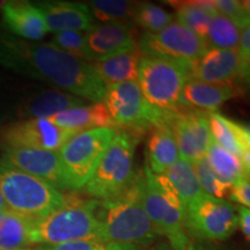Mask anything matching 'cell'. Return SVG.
I'll return each instance as SVG.
<instances>
[{"instance_id": "obj_8", "label": "cell", "mask_w": 250, "mask_h": 250, "mask_svg": "<svg viewBox=\"0 0 250 250\" xmlns=\"http://www.w3.org/2000/svg\"><path fill=\"white\" fill-rule=\"evenodd\" d=\"M188 80L189 72L177 62L146 56L140 59L137 83L152 108L162 111L179 109L182 89Z\"/></svg>"}, {"instance_id": "obj_17", "label": "cell", "mask_w": 250, "mask_h": 250, "mask_svg": "<svg viewBox=\"0 0 250 250\" xmlns=\"http://www.w3.org/2000/svg\"><path fill=\"white\" fill-rule=\"evenodd\" d=\"M36 7L44 18L48 31H88L94 26L89 6L73 1H41Z\"/></svg>"}, {"instance_id": "obj_11", "label": "cell", "mask_w": 250, "mask_h": 250, "mask_svg": "<svg viewBox=\"0 0 250 250\" xmlns=\"http://www.w3.org/2000/svg\"><path fill=\"white\" fill-rule=\"evenodd\" d=\"M237 228L236 208L232 203L203 192L186 206L188 235L224 241Z\"/></svg>"}, {"instance_id": "obj_43", "label": "cell", "mask_w": 250, "mask_h": 250, "mask_svg": "<svg viewBox=\"0 0 250 250\" xmlns=\"http://www.w3.org/2000/svg\"><path fill=\"white\" fill-rule=\"evenodd\" d=\"M1 131H2V127L1 125H0V145H1Z\"/></svg>"}, {"instance_id": "obj_13", "label": "cell", "mask_w": 250, "mask_h": 250, "mask_svg": "<svg viewBox=\"0 0 250 250\" xmlns=\"http://www.w3.org/2000/svg\"><path fill=\"white\" fill-rule=\"evenodd\" d=\"M2 160L18 169L41 179L57 190L68 191L58 152L28 147H5Z\"/></svg>"}, {"instance_id": "obj_29", "label": "cell", "mask_w": 250, "mask_h": 250, "mask_svg": "<svg viewBox=\"0 0 250 250\" xmlns=\"http://www.w3.org/2000/svg\"><path fill=\"white\" fill-rule=\"evenodd\" d=\"M176 9V21L206 42L212 15L199 7L196 1H168Z\"/></svg>"}, {"instance_id": "obj_30", "label": "cell", "mask_w": 250, "mask_h": 250, "mask_svg": "<svg viewBox=\"0 0 250 250\" xmlns=\"http://www.w3.org/2000/svg\"><path fill=\"white\" fill-rule=\"evenodd\" d=\"M138 4L125 0H94L89 8L93 18L95 17L103 23H126L133 20Z\"/></svg>"}, {"instance_id": "obj_5", "label": "cell", "mask_w": 250, "mask_h": 250, "mask_svg": "<svg viewBox=\"0 0 250 250\" xmlns=\"http://www.w3.org/2000/svg\"><path fill=\"white\" fill-rule=\"evenodd\" d=\"M99 201L70 199L66 206L44 218L33 220L30 243L51 247L86 239H99L96 208Z\"/></svg>"}, {"instance_id": "obj_40", "label": "cell", "mask_w": 250, "mask_h": 250, "mask_svg": "<svg viewBox=\"0 0 250 250\" xmlns=\"http://www.w3.org/2000/svg\"><path fill=\"white\" fill-rule=\"evenodd\" d=\"M149 250H173V249H171V247L169 246V243L168 242L160 241L156 243V245L151 247Z\"/></svg>"}, {"instance_id": "obj_3", "label": "cell", "mask_w": 250, "mask_h": 250, "mask_svg": "<svg viewBox=\"0 0 250 250\" xmlns=\"http://www.w3.org/2000/svg\"><path fill=\"white\" fill-rule=\"evenodd\" d=\"M0 191L9 211L41 219L67 205L64 193L45 181L18 169L0 159Z\"/></svg>"}, {"instance_id": "obj_15", "label": "cell", "mask_w": 250, "mask_h": 250, "mask_svg": "<svg viewBox=\"0 0 250 250\" xmlns=\"http://www.w3.org/2000/svg\"><path fill=\"white\" fill-rule=\"evenodd\" d=\"M236 50L208 48L189 68V79L206 83L236 85L237 79H248Z\"/></svg>"}, {"instance_id": "obj_21", "label": "cell", "mask_w": 250, "mask_h": 250, "mask_svg": "<svg viewBox=\"0 0 250 250\" xmlns=\"http://www.w3.org/2000/svg\"><path fill=\"white\" fill-rule=\"evenodd\" d=\"M48 118L57 126L74 131L77 133L101 127L115 130L116 126L103 102H96L86 107L68 109Z\"/></svg>"}, {"instance_id": "obj_27", "label": "cell", "mask_w": 250, "mask_h": 250, "mask_svg": "<svg viewBox=\"0 0 250 250\" xmlns=\"http://www.w3.org/2000/svg\"><path fill=\"white\" fill-rule=\"evenodd\" d=\"M34 219L8 211L0 226V250H21L30 243Z\"/></svg>"}, {"instance_id": "obj_35", "label": "cell", "mask_w": 250, "mask_h": 250, "mask_svg": "<svg viewBox=\"0 0 250 250\" xmlns=\"http://www.w3.org/2000/svg\"><path fill=\"white\" fill-rule=\"evenodd\" d=\"M218 13L233 21L240 29L249 24V1L237 0H214Z\"/></svg>"}, {"instance_id": "obj_20", "label": "cell", "mask_w": 250, "mask_h": 250, "mask_svg": "<svg viewBox=\"0 0 250 250\" xmlns=\"http://www.w3.org/2000/svg\"><path fill=\"white\" fill-rule=\"evenodd\" d=\"M239 94V87L229 83H206L189 79L181 95V104L201 110L214 112L225 102Z\"/></svg>"}, {"instance_id": "obj_2", "label": "cell", "mask_w": 250, "mask_h": 250, "mask_svg": "<svg viewBox=\"0 0 250 250\" xmlns=\"http://www.w3.org/2000/svg\"><path fill=\"white\" fill-rule=\"evenodd\" d=\"M143 182L144 173H137L130 187L121 195L99 202V240L143 248L155 241L159 234L144 210Z\"/></svg>"}, {"instance_id": "obj_36", "label": "cell", "mask_w": 250, "mask_h": 250, "mask_svg": "<svg viewBox=\"0 0 250 250\" xmlns=\"http://www.w3.org/2000/svg\"><path fill=\"white\" fill-rule=\"evenodd\" d=\"M233 202L239 203L241 206L249 208L250 206V182L249 177L237 180L232 184L228 193Z\"/></svg>"}, {"instance_id": "obj_18", "label": "cell", "mask_w": 250, "mask_h": 250, "mask_svg": "<svg viewBox=\"0 0 250 250\" xmlns=\"http://www.w3.org/2000/svg\"><path fill=\"white\" fill-rule=\"evenodd\" d=\"M212 139L220 147L239 156L247 169H250L249 127L239 122L225 117L219 112L208 114Z\"/></svg>"}, {"instance_id": "obj_19", "label": "cell", "mask_w": 250, "mask_h": 250, "mask_svg": "<svg viewBox=\"0 0 250 250\" xmlns=\"http://www.w3.org/2000/svg\"><path fill=\"white\" fill-rule=\"evenodd\" d=\"M1 12L4 24L15 35L39 41L48 33L44 18L36 5L28 1H6Z\"/></svg>"}, {"instance_id": "obj_22", "label": "cell", "mask_w": 250, "mask_h": 250, "mask_svg": "<svg viewBox=\"0 0 250 250\" xmlns=\"http://www.w3.org/2000/svg\"><path fill=\"white\" fill-rule=\"evenodd\" d=\"M85 105V100L62 90L48 89L34 94L20 107L23 117L48 118L59 112Z\"/></svg>"}, {"instance_id": "obj_31", "label": "cell", "mask_w": 250, "mask_h": 250, "mask_svg": "<svg viewBox=\"0 0 250 250\" xmlns=\"http://www.w3.org/2000/svg\"><path fill=\"white\" fill-rule=\"evenodd\" d=\"M133 21L144 28L145 33L156 34L173 22L174 15L158 5L140 2L137 6Z\"/></svg>"}, {"instance_id": "obj_24", "label": "cell", "mask_w": 250, "mask_h": 250, "mask_svg": "<svg viewBox=\"0 0 250 250\" xmlns=\"http://www.w3.org/2000/svg\"><path fill=\"white\" fill-rule=\"evenodd\" d=\"M180 158L170 125L153 127L147 143V168L154 175H162Z\"/></svg>"}, {"instance_id": "obj_9", "label": "cell", "mask_w": 250, "mask_h": 250, "mask_svg": "<svg viewBox=\"0 0 250 250\" xmlns=\"http://www.w3.org/2000/svg\"><path fill=\"white\" fill-rule=\"evenodd\" d=\"M116 131L108 127L93 129L71 137L58 154L70 191L83 189L114 138Z\"/></svg>"}, {"instance_id": "obj_38", "label": "cell", "mask_w": 250, "mask_h": 250, "mask_svg": "<svg viewBox=\"0 0 250 250\" xmlns=\"http://www.w3.org/2000/svg\"><path fill=\"white\" fill-rule=\"evenodd\" d=\"M237 211V226L241 227L243 235L249 241L250 239V211L249 208L245 206H239L236 208Z\"/></svg>"}, {"instance_id": "obj_44", "label": "cell", "mask_w": 250, "mask_h": 250, "mask_svg": "<svg viewBox=\"0 0 250 250\" xmlns=\"http://www.w3.org/2000/svg\"><path fill=\"white\" fill-rule=\"evenodd\" d=\"M21 250H22V249H21Z\"/></svg>"}, {"instance_id": "obj_16", "label": "cell", "mask_w": 250, "mask_h": 250, "mask_svg": "<svg viewBox=\"0 0 250 250\" xmlns=\"http://www.w3.org/2000/svg\"><path fill=\"white\" fill-rule=\"evenodd\" d=\"M86 42L94 62L112 57L138 46L132 22L101 23L85 33Z\"/></svg>"}, {"instance_id": "obj_23", "label": "cell", "mask_w": 250, "mask_h": 250, "mask_svg": "<svg viewBox=\"0 0 250 250\" xmlns=\"http://www.w3.org/2000/svg\"><path fill=\"white\" fill-rule=\"evenodd\" d=\"M144 57L138 46L112 57L90 62L99 79L107 85L137 80L140 59Z\"/></svg>"}, {"instance_id": "obj_1", "label": "cell", "mask_w": 250, "mask_h": 250, "mask_svg": "<svg viewBox=\"0 0 250 250\" xmlns=\"http://www.w3.org/2000/svg\"><path fill=\"white\" fill-rule=\"evenodd\" d=\"M0 64L19 73L44 80L78 98L102 102L105 85L92 64L52 43H34L0 31Z\"/></svg>"}, {"instance_id": "obj_25", "label": "cell", "mask_w": 250, "mask_h": 250, "mask_svg": "<svg viewBox=\"0 0 250 250\" xmlns=\"http://www.w3.org/2000/svg\"><path fill=\"white\" fill-rule=\"evenodd\" d=\"M162 175L169 182L184 206L203 193L193 165L181 156Z\"/></svg>"}, {"instance_id": "obj_7", "label": "cell", "mask_w": 250, "mask_h": 250, "mask_svg": "<svg viewBox=\"0 0 250 250\" xmlns=\"http://www.w3.org/2000/svg\"><path fill=\"white\" fill-rule=\"evenodd\" d=\"M102 102L116 126L131 129L132 134L162 124L170 125L177 110L162 111L152 108L144 99L137 80L107 85Z\"/></svg>"}, {"instance_id": "obj_12", "label": "cell", "mask_w": 250, "mask_h": 250, "mask_svg": "<svg viewBox=\"0 0 250 250\" xmlns=\"http://www.w3.org/2000/svg\"><path fill=\"white\" fill-rule=\"evenodd\" d=\"M77 132L65 130L49 118H31L2 127L1 147H28L59 151Z\"/></svg>"}, {"instance_id": "obj_28", "label": "cell", "mask_w": 250, "mask_h": 250, "mask_svg": "<svg viewBox=\"0 0 250 250\" xmlns=\"http://www.w3.org/2000/svg\"><path fill=\"white\" fill-rule=\"evenodd\" d=\"M241 29L225 15L217 13L212 15L206 43L208 48L237 50Z\"/></svg>"}, {"instance_id": "obj_14", "label": "cell", "mask_w": 250, "mask_h": 250, "mask_svg": "<svg viewBox=\"0 0 250 250\" xmlns=\"http://www.w3.org/2000/svg\"><path fill=\"white\" fill-rule=\"evenodd\" d=\"M181 158L191 164L205 158L211 142L208 114L199 110L176 111L170 124Z\"/></svg>"}, {"instance_id": "obj_6", "label": "cell", "mask_w": 250, "mask_h": 250, "mask_svg": "<svg viewBox=\"0 0 250 250\" xmlns=\"http://www.w3.org/2000/svg\"><path fill=\"white\" fill-rule=\"evenodd\" d=\"M136 136L127 131L115 133L98 167L83 186V192L102 202L115 198L126 190L136 176Z\"/></svg>"}, {"instance_id": "obj_4", "label": "cell", "mask_w": 250, "mask_h": 250, "mask_svg": "<svg viewBox=\"0 0 250 250\" xmlns=\"http://www.w3.org/2000/svg\"><path fill=\"white\" fill-rule=\"evenodd\" d=\"M144 210L159 235L168 239L173 250H186L190 237L186 230V206L164 175L144 169Z\"/></svg>"}, {"instance_id": "obj_34", "label": "cell", "mask_w": 250, "mask_h": 250, "mask_svg": "<svg viewBox=\"0 0 250 250\" xmlns=\"http://www.w3.org/2000/svg\"><path fill=\"white\" fill-rule=\"evenodd\" d=\"M41 250H143V247L115 242H104L99 239H86L62 243V245L59 246L46 247V248Z\"/></svg>"}, {"instance_id": "obj_32", "label": "cell", "mask_w": 250, "mask_h": 250, "mask_svg": "<svg viewBox=\"0 0 250 250\" xmlns=\"http://www.w3.org/2000/svg\"><path fill=\"white\" fill-rule=\"evenodd\" d=\"M192 165L193 168H195V173L197 180H198L199 187H201L203 192L220 199H224L225 197L228 196L232 184L221 180L212 170V168L210 167V165H208V162L206 161L205 158H203L202 160L197 161Z\"/></svg>"}, {"instance_id": "obj_26", "label": "cell", "mask_w": 250, "mask_h": 250, "mask_svg": "<svg viewBox=\"0 0 250 250\" xmlns=\"http://www.w3.org/2000/svg\"><path fill=\"white\" fill-rule=\"evenodd\" d=\"M205 159L212 170L225 182L233 184L237 180L249 177V169H247L246 166L242 164L241 159L220 147L212 138L208 144Z\"/></svg>"}, {"instance_id": "obj_33", "label": "cell", "mask_w": 250, "mask_h": 250, "mask_svg": "<svg viewBox=\"0 0 250 250\" xmlns=\"http://www.w3.org/2000/svg\"><path fill=\"white\" fill-rule=\"evenodd\" d=\"M51 43L62 51L74 56V57L88 62H94L93 56L90 54L88 45H87L86 35L83 31H58L55 34Z\"/></svg>"}, {"instance_id": "obj_10", "label": "cell", "mask_w": 250, "mask_h": 250, "mask_svg": "<svg viewBox=\"0 0 250 250\" xmlns=\"http://www.w3.org/2000/svg\"><path fill=\"white\" fill-rule=\"evenodd\" d=\"M138 48L143 56L170 61L186 67L188 72L208 51V43L177 21H173L156 34L144 33Z\"/></svg>"}, {"instance_id": "obj_41", "label": "cell", "mask_w": 250, "mask_h": 250, "mask_svg": "<svg viewBox=\"0 0 250 250\" xmlns=\"http://www.w3.org/2000/svg\"><path fill=\"white\" fill-rule=\"evenodd\" d=\"M0 210H4V211H9L7 208V204H6L4 197H2V193L0 191Z\"/></svg>"}, {"instance_id": "obj_42", "label": "cell", "mask_w": 250, "mask_h": 250, "mask_svg": "<svg viewBox=\"0 0 250 250\" xmlns=\"http://www.w3.org/2000/svg\"><path fill=\"white\" fill-rule=\"evenodd\" d=\"M8 211H4V210H0V226H1L2 221H4V219L6 217V214H7Z\"/></svg>"}, {"instance_id": "obj_39", "label": "cell", "mask_w": 250, "mask_h": 250, "mask_svg": "<svg viewBox=\"0 0 250 250\" xmlns=\"http://www.w3.org/2000/svg\"><path fill=\"white\" fill-rule=\"evenodd\" d=\"M186 250H225V249H221L219 248V247L210 245V243L195 242V243H190Z\"/></svg>"}, {"instance_id": "obj_37", "label": "cell", "mask_w": 250, "mask_h": 250, "mask_svg": "<svg viewBox=\"0 0 250 250\" xmlns=\"http://www.w3.org/2000/svg\"><path fill=\"white\" fill-rule=\"evenodd\" d=\"M237 55L243 68L247 73H249V59H250V24H247L241 29L240 34L239 45H237Z\"/></svg>"}]
</instances>
